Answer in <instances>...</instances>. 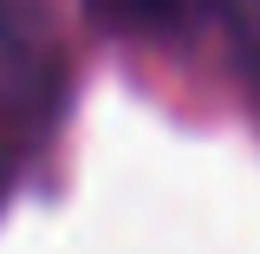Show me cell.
I'll list each match as a JSON object with an SVG mask.
<instances>
[{"instance_id": "1", "label": "cell", "mask_w": 260, "mask_h": 254, "mask_svg": "<svg viewBox=\"0 0 260 254\" xmlns=\"http://www.w3.org/2000/svg\"><path fill=\"white\" fill-rule=\"evenodd\" d=\"M65 98V46L39 0H0V157L32 150Z\"/></svg>"}, {"instance_id": "2", "label": "cell", "mask_w": 260, "mask_h": 254, "mask_svg": "<svg viewBox=\"0 0 260 254\" xmlns=\"http://www.w3.org/2000/svg\"><path fill=\"white\" fill-rule=\"evenodd\" d=\"M215 0H91V13L117 33H182Z\"/></svg>"}, {"instance_id": "3", "label": "cell", "mask_w": 260, "mask_h": 254, "mask_svg": "<svg viewBox=\"0 0 260 254\" xmlns=\"http://www.w3.org/2000/svg\"><path fill=\"white\" fill-rule=\"evenodd\" d=\"M221 20H228L234 52L247 59V72H260V0H221Z\"/></svg>"}]
</instances>
